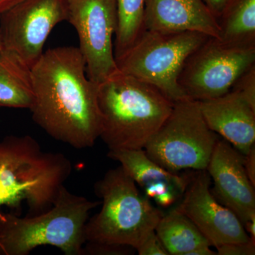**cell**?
Returning a JSON list of instances; mask_svg holds the SVG:
<instances>
[{
    "instance_id": "cell-23",
    "label": "cell",
    "mask_w": 255,
    "mask_h": 255,
    "mask_svg": "<svg viewBox=\"0 0 255 255\" xmlns=\"http://www.w3.org/2000/svg\"><path fill=\"white\" fill-rule=\"evenodd\" d=\"M244 167L247 175L255 187V145L244 155Z\"/></svg>"
},
{
    "instance_id": "cell-27",
    "label": "cell",
    "mask_w": 255,
    "mask_h": 255,
    "mask_svg": "<svg viewBox=\"0 0 255 255\" xmlns=\"http://www.w3.org/2000/svg\"><path fill=\"white\" fill-rule=\"evenodd\" d=\"M244 228L250 238L255 241V218L247 221L244 224Z\"/></svg>"
},
{
    "instance_id": "cell-25",
    "label": "cell",
    "mask_w": 255,
    "mask_h": 255,
    "mask_svg": "<svg viewBox=\"0 0 255 255\" xmlns=\"http://www.w3.org/2000/svg\"><path fill=\"white\" fill-rule=\"evenodd\" d=\"M217 253L211 249V246L199 247L193 250L188 255H216Z\"/></svg>"
},
{
    "instance_id": "cell-9",
    "label": "cell",
    "mask_w": 255,
    "mask_h": 255,
    "mask_svg": "<svg viewBox=\"0 0 255 255\" xmlns=\"http://www.w3.org/2000/svg\"><path fill=\"white\" fill-rule=\"evenodd\" d=\"M66 21L76 30L88 78L105 82L119 71L113 36L117 31L116 0H65Z\"/></svg>"
},
{
    "instance_id": "cell-16",
    "label": "cell",
    "mask_w": 255,
    "mask_h": 255,
    "mask_svg": "<svg viewBox=\"0 0 255 255\" xmlns=\"http://www.w3.org/2000/svg\"><path fill=\"white\" fill-rule=\"evenodd\" d=\"M33 100L31 67L14 52L0 50V107L30 110Z\"/></svg>"
},
{
    "instance_id": "cell-7",
    "label": "cell",
    "mask_w": 255,
    "mask_h": 255,
    "mask_svg": "<svg viewBox=\"0 0 255 255\" xmlns=\"http://www.w3.org/2000/svg\"><path fill=\"white\" fill-rule=\"evenodd\" d=\"M201 114L198 101L174 102L168 118L145 145L146 153L161 167L174 173L206 170L216 142Z\"/></svg>"
},
{
    "instance_id": "cell-3",
    "label": "cell",
    "mask_w": 255,
    "mask_h": 255,
    "mask_svg": "<svg viewBox=\"0 0 255 255\" xmlns=\"http://www.w3.org/2000/svg\"><path fill=\"white\" fill-rule=\"evenodd\" d=\"M71 172L68 157L43 150L33 137H5L0 140V209H18L26 202L28 216L45 212Z\"/></svg>"
},
{
    "instance_id": "cell-13",
    "label": "cell",
    "mask_w": 255,
    "mask_h": 255,
    "mask_svg": "<svg viewBox=\"0 0 255 255\" xmlns=\"http://www.w3.org/2000/svg\"><path fill=\"white\" fill-rule=\"evenodd\" d=\"M199 103L209 128L246 155L255 145V108L235 90Z\"/></svg>"
},
{
    "instance_id": "cell-2",
    "label": "cell",
    "mask_w": 255,
    "mask_h": 255,
    "mask_svg": "<svg viewBox=\"0 0 255 255\" xmlns=\"http://www.w3.org/2000/svg\"><path fill=\"white\" fill-rule=\"evenodd\" d=\"M100 138L110 151L141 150L168 118L174 102L120 71L98 85Z\"/></svg>"
},
{
    "instance_id": "cell-11",
    "label": "cell",
    "mask_w": 255,
    "mask_h": 255,
    "mask_svg": "<svg viewBox=\"0 0 255 255\" xmlns=\"http://www.w3.org/2000/svg\"><path fill=\"white\" fill-rule=\"evenodd\" d=\"M196 172L176 208L195 224L214 248L251 241L238 216L211 194V179L207 171Z\"/></svg>"
},
{
    "instance_id": "cell-17",
    "label": "cell",
    "mask_w": 255,
    "mask_h": 255,
    "mask_svg": "<svg viewBox=\"0 0 255 255\" xmlns=\"http://www.w3.org/2000/svg\"><path fill=\"white\" fill-rule=\"evenodd\" d=\"M155 231L169 255H188L199 247H212L195 224L177 208L164 214Z\"/></svg>"
},
{
    "instance_id": "cell-6",
    "label": "cell",
    "mask_w": 255,
    "mask_h": 255,
    "mask_svg": "<svg viewBox=\"0 0 255 255\" xmlns=\"http://www.w3.org/2000/svg\"><path fill=\"white\" fill-rule=\"evenodd\" d=\"M196 31L144 30L118 60L121 73L158 89L172 102L189 99L178 78L189 56L209 38Z\"/></svg>"
},
{
    "instance_id": "cell-22",
    "label": "cell",
    "mask_w": 255,
    "mask_h": 255,
    "mask_svg": "<svg viewBox=\"0 0 255 255\" xmlns=\"http://www.w3.org/2000/svg\"><path fill=\"white\" fill-rule=\"evenodd\" d=\"M216 249L219 255H255V241L227 243L216 247Z\"/></svg>"
},
{
    "instance_id": "cell-1",
    "label": "cell",
    "mask_w": 255,
    "mask_h": 255,
    "mask_svg": "<svg viewBox=\"0 0 255 255\" xmlns=\"http://www.w3.org/2000/svg\"><path fill=\"white\" fill-rule=\"evenodd\" d=\"M33 122L50 137L84 149L95 145L102 130L98 85L87 77L78 47L43 52L31 68Z\"/></svg>"
},
{
    "instance_id": "cell-10",
    "label": "cell",
    "mask_w": 255,
    "mask_h": 255,
    "mask_svg": "<svg viewBox=\"0 0 255 255\" xmlns=\"http://www.w3.org/2000/svg\"><path fill=\"white\" fill-rule=\"evenodd\" d=\"M66 17L65 0H23L0 14L3 47L32 68L50 32Z\"/></svg>"
},
{
    "instance_id": "cell-14",
    "label": "cell",
    "mask_w": 255,
    "mask_h": 255,
    "mask_svg": "<svg viewBox=\"0 0 255 255\" xmlns=\"http://www.w3.org/2000/svg\"><path fill=\"white\" fill-rule=\"evenodd\" d=\"M196 31L219 39L217 18L203 0H145L144 30Z\"/></svg>"
},
{
    "instance_id": "cell-8",
    "label": "cell",
    "mask_w": 255,
    "mask_h": 255,
    "mask_svg": "<svg viewBox=\"0 0 255 255\" xmlns=\"http://www.w3.org/2000/svg\"><path fill=\"white\" fill-rule=\"evenodd\" d=\"M254 65L255 47L227 46L209 37L188 57L178 84L191 100H211L231 91L240 77Z\"/></svg>"
},
{
    "instance_id": "cell-24",
    "label": "cell",
    "mask_w": 255,
    "mask_h": 255,
    "mask_svg": "<svg viewBox=\"0 0 255 255\" xmlns=\"http://www.w3.org/2000/svg\"><path fill=\"white\" fill-rule=\"evenodd\" d=\"M204 1L218 19L229 0H204Z\"/></svg>"
},
{
    "instance_id": "cell-19",
    "label": "cell",
    "mask_w": 255,
    "mask_h": 255,
    "mask_svg": "<svg viewBox=\"0 0 255 255\" xmlns=\"http://www.w3.org/2000/svg\"><path fill=\"white\" fill-rule=\"evenodd\" d=\"M117 31L114 43L116 61L130 49L144 31L145 0H116Z\"/></svg>"
},
{
    "instance_id": "cell-28",
    "label": "cell",
    "mask_w": 255,
    "mask_h": 255,
    "mask_svg": "<svg viewBox=\"0 0 255 255\" xmlns=\"http://www.w3.org/2000/svg\"><path fill=\"white\" fill-rule=\"evenodd\" d=\"M4 47H3L2 40H1V32H0V50L3 49Z\"/></svg>"
},
{
    "instance_id": "cell-15",
    "label": "cell",
    "mask_w": 255,
    "mask_h": 255,
    "mask_svg": "<svg viewBox=\"0 0 255 255\" xmlns=\"http://www.w3.org/2000/svg\"><path fill=\"white\" fill-rule=\"evenodd\" d=\"M108 157L118 161L135 184L145 190L160 184H167L184 194L193 174L169 172L151 159L144 149L109 151Z\"/></svg>"
},
{
    "instance_id": "cell-5",
    "label": "cell",
    "mask_w": 255,
    "mask_h": 255,
    "mask_svg": "<svg viewBox=\"0 0 255 255\" xmlns=\"http://www.w3.org/2000/svg\"><path fill=\"white\" fill-rule=\"evenodd\" d=\"M102 209L85 224L86 246H128L136 250L144 238L155 231L164 216L122 166L109 170L96 183Z\"/></svg>"
},
{
    "instance_id": "cell-20",
    "label": "cell",
    "mask_w": 255,
    "mask_h": 255,
    "mask_svg": "<svg viewBox=\"0 0 255 255\" xmlns=\"http://www.w3.org/2000/svg\"><path fill=\"white\" fill-rule=\"evenodd\" d=\"M231 90L239 92L255 108V65L240 77Z\"/></svg>"
},
{
    "instance_id": "cell-26",
    "label": "cell",
    "mask_w": 255,
    "mask_h": 255,
    "mask_svg": "<svg viewBox=\"0 0 255 255\" xmlns=\"http://www.w3.org/2000/svg\"><path fill=\"white\" fill-rule=\"evenodd\" d=\"M23 0H0V14L7 11Z\"/></svg>"
},
{
    "instance_id": "cell-4",
    "label": "cell",
    "mask_w": 255,
    "mask_h": 255,
    "mask_svg": "<svg viewBox=\"0 0 255 255\" xmlns=\"http://www.w3.org/2000/svg\"><path fill=\"white\" fill-rule=\"evenodd\" d=\"M101 202L60 187L53 206L20 218L0 211V255H26L38 247H55L66 255H83L85 224Z\"/></svg>"
},
{
    "instance_id": "cell-21",
    "label": "cell",
    "mask_w": 255,
    "mask_h": 255,
    "mask_svg": "<svg viewBox=\"0 0 255 255\" xmlns=\"http://www.w3.org/2000/svg\"><path fill=\"white\" fill-rule=\"evenodd\" d=\"M135 251L139 255H169L155 231L144 238Z\"/></svg>"
},
{
    "instance_id": "cell-12",
    "label": "cell",
    "mask_w": 255,
    "mask_h": 255,
    "mask_svg": "<svg viewBox=\"0 0 255 255\" xmlns=\"http://www.w3.org/2000/svg\"><path fill=\"white\" fill-rule=\"evenodd\" d=\"M206 171L214 187L211 194L245 223L255 218V187L244 167V155L230 142H216Z\"/></svg>"
},
{
    "instance_id": "cell-18",
    "label": "cell",
    "mask_w": 255,
    "mask_h": 255,
    "mask_svg": "<svg viewBox=\"0 0 255 255\" xmlns=\"http://www.w3.org/2000/svg\"><path fill=\"white\" fill-rule=\"evenodd\" d=\"M218 22L223 44L255 47V0H229Z\"/></svg>"
}]
</instances>
